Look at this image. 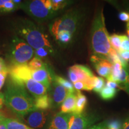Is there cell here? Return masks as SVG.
<instances>
[{
	"label": "cell",
	"mask_w": 129,
	"mask_h": 129,
	"mask_svg": "<svg viewBox=\"0 0 129 129\" xmlns=\"http://www.w3.org/2000/svg\"><path fill=\"white\" fill-rule=\"evenodd\" d=\"M5 105L19 117L35 110L34 98L22 85L9 78L4 92Z\"/></svg>",
	"instance_id": "6da1fadb"
},
{
	"label": "cell",
	"mask_w": 129,
	"mask_h": 129,
	"mask_svg": "<svg viewBox=\"0 0 129 129\" xmlns=\"http://www.w3.org/2000/svg\"><path fill=\"white\" fill-rule=\"evenodd\" d=\"M91 48L93 55L107 60L111 54L115 51L109 41L103 9L97 13L93 20L91 29Z\"/></svg>",
	"instance_id": "7a4b0ae2"
},
{
	"label": "cell",
	"mask_w": 129,
	"mask_h": 129,
	"mask_svg": "<svg viewBox=\"0 0 129 129\" xmlns=\"http://www.w3.org/2000/svg\"><path fill=\"white\" fill-rule=\"evenodd\" d=\"M12 26L16 36L25 41L34 49H52L48 35L32 21L27 19H18L13 22Z\"/></svg>",
	"instance_id": "3957f363"
},
{
	"label": "cell",
	"mask_w": 129,
	"mask_h": 129,
	"mask_svg": "<svg viewBox=\"0 0 129 129\" xmlns=\"http://www.w3.org/2000/svg\"><path fill=\"white\" fill-rule=\"evenodd\" d=\"M35 54L34 48L22 38L14 37L10 44L8 59L12 66L27 64Z\"/></svg>",
	"instance_id": "277c9868"
},
{
	"label": "cell",
	"mask_w": 129,
	"mask_h": 129,
	"mask_svg": "<svg viewBox=\"0 0 129 129\" xmlns=\"http://www.w3.org/2000/svg\"><path fill=\"white\" fill-rule=\"evenodd\" d=\"M82 17L83 14L80 10L78 9L71 10L50 24V32L54 38L58 32L62 30L69 32L73 35L80 26Z\"/></svg>",
	"instance_id": "5b68a950"
},
{
	"label": "cell",
	"mask_w": 129,
	"mask_h": 129,
	"mask_svg": "<svg viewBox=\"0 0 129 129\" xmlns=\"http://www.w3.org/2000/svg\"><path fill=\"white\" fill-rule=\"evenodd\" d=\"M35 20L38 22H44L52 18L55 14L54 11L46 7L44 0H32L22 2L19 7Z\"/></svg>",
	"instance_id": "8992f818"
},
{
	"label": "cell",
	"mask_w": 129,
	"mask_h": 129,
	"mask_svg": "<svg viewBox=\"0 0 129 129\" xmlns=\"http://www.w3.org/2000/svg\"><path fill=\"white\" fill-rule=\"evenodd\" d=\"M98 120V117L93 115L82 113H72L69 123L68 129H88Z\"/></svg>",
	"instance_id": "52a82bcc"
},
{
	"label": "cell",
	"mask_w": 129,
	"mask_h": 129,
	"mask_svg": "<svg viewBox=\"0 0 129 129\" xmlns=\"http://www.w3.org/2000/svg\"><path fill=\"white\" fill-rule=\"evenodd\" d=\"M47 112L46 111L35 109L20 118L32 128H41L46 122Z\"/></svg>",
	"instance_id": "ba28073f"
},
{
	"label": "cell",
	"mask_w": 129,
	"mask_h": 129,
	"mask_svg": "<svg viewBox=\"0 0 129 129\" xmlns=\"http://www.w3.org/2000/svg\"><path fill=\"white\" fill-rule=\"evenodd\" d=\"M32 70L28 64L23 65L12 66L9 68L10 79L19 85H22L25 81L32 78Z\"/></svg>",
	"instance_id": "9c48e42d"
},
{
	"label": "cell",
	"mask_w": 129,
	"mask_h": 129,
	"mask_svg": "<svg viewBox=\"0 0 129 129\" xmlns=\"http://www.w3.org/2000/svg\"><path fill=\"white\" fill-rule=\"evenodd\" d=\"M50 88H51V91L48 95L51 100V107L56 108L60 106L69 93H71L67 88L54 81Z\"/></svg>",
	"instance_id": "30bf717a"
},
{
	"label": "cell",
	"mask_w": 129,
	"mask_h": 129,
	"mask_svg": "<svg viewBox=\"0 0 129 129\" xmlns=\"http://www.w3.org/2000/svg\"><path fill=\"white\" fill-rule=\"evenodd\" d=\"M54 75H53L47 65L37 70H32L31 78L38 83L43 84L49 89L54 80Z\"/></svg>",
	"instance_id": "8fae6325"
},
{
	"label": "cell",
	"mask_w": 129,
	"mask_h": 129,
	"mask_svg": "<svg viewBox=\"0 0 129 129\" xmlns=\"http://www.w3.org/2000/svg\"><path fill=\"white\" fill-rule=\"evenodd\" d=\"M90 60L94 65L96 72L101 76L107 78L111 75L113 64L110 61L94 55L91 56Z\"/></svg>",
	"instance_id": "7c38bea8"
},
{
	"label": "cell",
	"mask_w": 129,
	"mask_h": 129,
	"mask_svg": "<svg viewBox=\"0 0 129 129\" xmlns=\"http://www.w3.org/2000/svg\"><path fill=\"white\" fill-rule=\"evenodd\" d=\"M21 85L23 86L34 99L46 94L48 90L43 84L38 83L32 78L24 81Z\"/></svg>",
	"instance_id": "4fadbf2b"
},
{
	"label": "cell",
	"mask_w": 129,
	"mask_h": 129,
	"mask_svg": "<svg viewBox=\"0 0 129 129\" xmlns=\"http://www.w3.org/2000/svg\"><path fill=\"white\" fill-rule=\"evenodd\" d=\"M71 115L69 113H57L53 117L48 129H68Z\"/></svg>",
	"instance_id": "5bb4252c"
},
{
	"label": "cell",
	"mask_w": 129,
	"mask_h": 129,
	"mask_svg": "<svg viewBox=\"0 0 129 129\" xmlns=\"http://www.w3.org/2000/svg\"><path fill=\"white\" fill-rule=\"evenodd\" d=\"M70 69L75 73L78 81L86 82L94 76L89 68L82 64H74Z\"/></svg>",
	"instance_id": "9a60e30c"
},
{
	"label": "cell",
	"mask_w": 129,
	"mask_h": 129,
	"mask_svg": "<svg viewBox=\"0 0 129 129\" xmlns=\"http://www.w3.org/2000/svg\"><path fill=\"white\" fill-rule=\"evenodd\" d=\"M76 91L69 93L60 106V112L63 113H74L76 104Z\"/></svg>",
	"instance_id": "2e32d148"
},
{
	"label": "cell",
	"mask_w": 129,
	"mask_h": 129,
	"mask_svg": "<svg viewBox=\"0 0 129 129\" xmlns=\"http://www.w3.org/2000/svg\"><path fill=\"white\" fill-rule=\"evenodd\" d=\"M34 106L36 109L46 111L47 109L51 108V100L49 95L44 94L34 99Z\"/></svg>",
	"instance_id": "e0dca14e"
},
{
	"label": "cell",
	"mask_w": 129,
	"mask_h": 129,
	"mask_svg": "<svg viewBox=\"0 0 129 129\" xmlns=\"http://www.w3.org/2000/svg\"><path fill=\"white\" fill-rule=\"evenodd\" d=\"M3 121L7 129H34L16 119L4 117Z\"/></svg>",
	"instance_id": "ac0fdd59"
},
{
	"label": "cell",
	"mask_w": 129,
	"mask_h": 129,
	"mask_svg": "<svg viewBox=\"0 0 129 129\" xmlns=\"http://www.w3.org/2000/svg\"><path fill=\"white\" fill-rule=\"evenodd\" d=\"M76 94V104H75V111L74 114H80L83 113L87 102V99L86 96L82 94L80 91H77Z\"/></svg>",
	"instance_id": "d6986e66"
},
{
	"label": "cell",
	"mask_w": 129,
	"mask_h": 129,
	"mask_svg": "<svg viewBox=\"0 0 129 129\" xmlns=\"http://www.w3.org/2000/svg\"><path fill=\"white\" fill-rule=\"evenodd\" d=\"M53 81L61 85L63 87L67 88L71 93L75 92V90L73 84L67 79L63 78L60 76H58V75H54Z\"/></svg>",
	"instance_id": "ffe728a7"
},
{
	"label": "cell",
	"mask_w": 129,
	"mask_h": 129,
	"mask_svg": "<svg viewBox=\"0 0 129 129\" xmlns=\"http://www.w3.org/2000/svg\"><path fill=\"white\" fill-rule=\"evenodd\" d=\"M118 84L121 88H124L129 92V74L124 69H122Z\"/></svg>",
	"instance_id": "44dd1931"
},
{
	"label": "cell",
	"mask_w": 129,
	"mask_h": 129,
	"mask_svg": "<svg viewBox=\"0 0 129 129\" xmlns=\"http://www.w3.org/2000/svg\"><path fill=\"white\" fill-rule=\"evenodd\" d=\"M109 41L112 48L119 53L120 51L121 44V35L112 34L109 36Z\"/></svg>",
	"instance_id": "7402d4cb"
},
{
	"label": "cell",
	"mask_w": 129,
	"mask_h": 129,
	"mask_svg": "<svg viewBox=\"0 0 129 129\" xmlns=\"http://www.w3.org/2000/svg\"><path fill=\"white\" fill-rule=\"evenodd\" d=\"M117 92V90L113 89V88H109L105 86L100 93V96L101 97L102 99L108 101V100L113 99L115 96Z\"/></svg>",
	"instance_id": "603a6c76"
},
{
	"label": "cell",
	"mask_w": 129,
	"mask_h": 129,
	"mask_svg": "<svg viewBox=\"0 0 129 129\" xmlns=\"http://www.w3.org/2000/svg\"><path fill=\"white\" fill-rule=\"evenodd\" d=\"M72 35L69 32L66 30H62L58 32V34L55 37V39L60 43L66 44L71 41Z\"/></svg>",
	"instance_id": "cb8c5ba5"
},
{
	"label": "cell",
	"mask_w": 129,
	"mask_h": 129,
	"mask_svg": "<svg viewBox=\"0 0 129 129\" xmlns=\"http://www.w3.org/2000/svg\"><path fill=\"white\" fill-rule=\"evenodd\" d=\"M28 65L32 70L34 71L44 67L46 64H45L41 59L35 56L28 62Z\"/></svg>",
	"instance_id": "d4e9b609"
},
{
	"label": "cell",
	"mask_w": 129,
	"mask_h": 129,
	"mask_svg": "<svg viewBox=\"0 0 129 129\" xmlns=\"http://www.w3.org/2000/svg\"><path fill=\"white\" fill-rule=\"evenodd\" d=\"M105 81L104 78L94 76L93 90L95 92L98 93H101L102 90L105 87Z\"/></svg>",
	"instance_id": "484cf974"
},
{
	"label": "cell",
	"mask_w": 129,
	"mask_h": 129,
	"mask_svg": "<svg viewBox=\"0 0 129 129\" xmlns=\"http://www.w3.org/2000/svg\"><path fill=\"white\" fill-rule=\"evenodd\" d=\"M69 3H70V1H63V0H51L52 8L54 12L63 9Z\"/></svg>",
	"instance_id": "4316f807"
},
{
	"label": "cell",
	"mask_w": 129,
	"mask_h": 129,
	"mask_svg": "<svg viewBox=\"0 0 129 129\" xmlns=\"http://www.w3.org/2000/svg\"><path fill=\"white\" fill-rule=\"evenodd\" d=\"M53 52V49L48 48H40L38 49L35 50V56L40 59L46 57L50 53Z\"/></svg>",
	"instance_id": "83f0119b"
},
{
	"label": "cell",
	"mask_w": 129,
	"mask_h": 129,
	"mask_svg": "<svg viewBox=\"0 0 129 129\" xmlns=\"http://www.w3.org/2000/svg\"><path fill=\"white\" fill-rule=\"evenodd\" d=\"M18 9L16 4L13 3V1H11V0H7L6 3H5L3 9L1 11L3 13H9L13 12V11L15 10L16 9Z\"/></svg>",
	"instance_id": "f1b7e54d"
},
{
	"label": "cell",
	"mask_w": 129,
	"mask_h": 129,
	"mask_svg": "<svg viewBox=\"0 0 129 129\" xmlns=\"http://www.w3.org/2000/svg\"><path fill=\"white\" fill-rule=\"evenodd\" d=\"M121 122L118 120H111L106 122V129H122Z\"/></svg>",
	"instance_id": "f546056e"
},
{
	"label": "cell",
	"mask_w": 129,
	"mask_h": 129,
	"mask_svg": "<svg viewBox=\"0 0 129 129\" xmlns=\"http://www.w3.org/2000/svg\"><path fill=\"white\" fill-rule=\"evenodd\" d=\"M121 51H129V39L126 35H121Z\"/></svg>",
	"instance_id": "4dcf8cb0"
},
{
	"label": "cell",
	"mask_w": 129,
	"mask_h": 129,
	"mask_svg": "<svg viewBox=\"0 0 129 129\" xmlns=\"http://www.w3.org/2000/svg\"><path fill=\"white\" fill-rule=\"evenodd\" d=\"M74 87L76 90V91H80V90H86L89 91L88 87L86 83L83 81H77L74 84Z\"/></svg>",
	"instance_id": "1f68e13d"
},
{
	"label": "cell",
	"mask_w": 129,
	"mask_h": 129,
	"mask_svg": "<svg viewBox=\"0 0 129 129\" xmlns=\"http://www.w3.org/2000/svg\"><path fill=\"white\" fill-rule=\"evenodd\" d=\"M118 17L122 22H129V13L126 12H122L119 13Z\"/></svg>",
	"instance_id": "d6a6232c"
},
{
	"label": "cell",
	"mask_w": 129,
	"mask_h": 129,
	"mask_svg": "<svg viewBox=\"0 0 129 129\" xmlns=\"http://www.w3.org/2000/svg\"><path fill=\"white\" fill-rule=\"evenodd\" d=\"M106 122L107 121H103L97 124L93 125L88 129H106Z\"/></svg>",
	"instance_id": "836d02e7"
},
{
	"label": "cell",
	"mask_w": 129,
	"mask_h": 129,
	"mask_svg": "<svg viewBox=\"0 0 129 129\" xmlns=\"http://www.w3.org/2000/svg\"><path fill=\"white\" fill-rule=\"evenodd\" d=\"M68 76L69 79H70V80L71 81L72 83L73 84L75 83L76 82L78 81V79H77L76 75H75V73H74L70 68L69 69L68 71Z\"/></svg>",
	"instance_id": "e575fe53"
},
{
	"label": "cell",
	"mask_w": 129,
	"mask_h": 129,
	"mask_svg": "<svg viewBox=\"0 0 129 129\" xmlns=\"http://www.w3.org/2000/svg\"><path fill=\"white\" fill-rule=\"evenodd\" d=\"M106 87L115 90H117V88H121L120 85L118 84L117 83L114 81H108L107 83H106Z\"/></svg>",
	"instance_id": "d590c367"
},
{
	"label": "cell",
	"mask_w": 129,
	"mask_h": 129,
	"mask_svg": "<svg viewBox=\"0 0 129 129\" xmlns=\"http://www.w3.org/2000/svg\"><path fill=\"white\" fill-rule=\"evenodd\" d=\"M118 53L122 59L128 62L129 61V51H121Z\"/></svg>",
	"instance_id": "8d00e7d4"
},
{
	"label": "cell",
	"mask_w": 129,
	"mask_h": 129,
	"mask_svg": "<svg viewBox=\"0 0 129 129\" xmlns=\"http://www.w3.org/2000/svg\"><path fill=\"white\" fill-rule=\"evenodd\" d=\"M9 72V68L5 64V62L1 57H0V72Z\"/></svg>",
	"instance_id": "74e56055"
},
{
	"label": "cell",
	"mask_w": 129,
	"mask_h": 129,
	"mask_svg": "<svg viewBox=\"0 0 129 129\" xmlns=\"http://www.w3.org/2000/svg\"><path fill=\"white\" fill-rule=\"evenodd\" d=\"M5 104V99H4V93H0V109H2L3 105Z\"/></svg>",
	"instance_id": "f35d334b"
},
{
	"label": "cell",
	"mask_w": 129,
	"mask_h": 129,
	"mask_svg": "<svg viewBox=\"0 0 129 129\" xmlns=\"http://www.w3.org/2000/svg\"><path fill=\"white\" fill-rule=\"evenodd\" d=\"M8 74H9V72H0V81H5L7 78Z\"/></svg>",
	"instance_id": "ab89813d"
},
{
	"label": "cell",
	"mask_w": 129,
	"mask_h": 129,
	"mask_svg": "<svg viewBox=\"0 0 129 129\" xmlns=\"http://www.w3.org/2000/svg\"><path fill=\"white\" fill-rule=\"evenodd\" d=\"M122 129H129V120H127L124 122Z\"/></svg>",
	"instance_id": "60d3db41"
},
{
	"label": "cell",
	"mask_w": 129,
	"mask_h": 129,
	"mask_svg": "<svg viewBox=\"0 0 129 129\" xmlns=\"http://www.w3.org/2000/svg\"><path fill=\"white\" fill-rule=\"evenodd\" d=\"M6 1H7V0H0V12H1V11H2L3 7H4Z\"/></svg>",
	"instance_id": "b9f144b4"
},
{
	"label": "cell",
	"mask_w": 129,
	"mask_h": 129,
	"mask_svg": "<svg viewBox=\"0 0 129 129\" xmlns=\"http://www.w3.org/2000/svg\"><path fill=\"white\" fill-rule=\"evenodd\" d=\"M3 120H0V129H7L6 125L4 124V123L3 121Z\"/></svg>",
	"instance_id": "7bdbcfd3"
},
{
	"label": "cell",
	"mask_w": 129,
	"mask_h": 129,
	"mask_svg": "<svg viewBox=\"0 0 129 129\" xmlns=\"http://www.w3.org/2000/svg\"><path fill=\"white\" fill-rule=\"evenodd\" d=\"M5 83V81H0V90L2 88Z\"/></svg>",
	"instance_id": "ee69618b"
},
{
	"label": "cell",
	"mask_w": 129,
	"mask_h": 129,
	"mask_svg": "<svg viewBox=\"0 0 129 129\" xmlns=\"http://www.w3.org/2000/svg\"><path fill=\"white\" fill-rule=\"evenodd\" d=\"M5 117L4 115H3V114H2V113H1V112H0V120H3V118H4Z\"/></svg>",
	"instance_id": "f6af8a7d"
},
{
	"label": "cell",
	"mask_w": 129,
	"mask_h": 129,
	"mask_svg": "<svg viewBox=\"0 0 129 129\" xmlns=\"http://www.w3.org/2000/svg\"><path fill=\"white\" fill-rule=\"evenodd\" d=\"M127 37H128V38L129 39V30H127Z\"/></svg>",
	"instance_id": "bcb514c9"
},
{
	"label": "cell",
	"mask_w": 129,
	"mask_h": 129,
	"mask_svg": "<svg viewBox=\"0 0 129 129\" xmlns=\"http://www.w3.org/2000/svg\"><path fill=\"white\" fill-rule=\"evenodd\" d=\"M127 30H129V22L127 24Z\"/></svg>",
	"instance_id": "7dc6e473"
}]
</instances>
